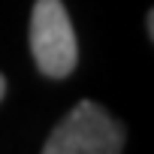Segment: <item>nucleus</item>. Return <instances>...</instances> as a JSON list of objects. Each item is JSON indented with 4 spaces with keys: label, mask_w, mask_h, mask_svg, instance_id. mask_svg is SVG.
<instances>
[{
    "label": "nucleus",
    "mask_w": 154,
    "mask_h": 154,
    "mask_svg": "<svg viewBox=\"0 0 154 154\" xmlns=\"http://www.w3.org/2000/svg\"><path fill=\"white\" fill-rule=\"evenodd\" d=\"M121 148V124L94 100L75 103L42 145L45 154H118Z\"/></svg>",
    "instance_id": "f257e3e1"
},
{
    "label": "nucleus",
    "mask_w": 154,
    "mask_h": 154,
    "mask_svg": "<svg viewBox=\"0 0 154 154\" xmlns=\"http://www.w3.org/2000/svg\"><path fill=\"white\" fill-rule=\"evenodd\" d=\"M30 51L39 72L63 79L75 69L79 45H75L72 21L60 0H36L30 12Z\"/></svg>",
    "instance_id": "f03ea898"
},
{
    "label": "nucleus",
    "mask_w": 154,
    "mask_h": 154,
    "mask_svg": "<svg viewBox=\"0 0 154 154\" xmlns=\"http://www.w3.org/2000/svg\"><path fill=\"white\" fill-rule=\"evenodd\" d=\"M3 94H6V79L0 75V100H3Z\"/></svg>",
    "instance_id": "7ed1b4c3"
}]
</instances>
